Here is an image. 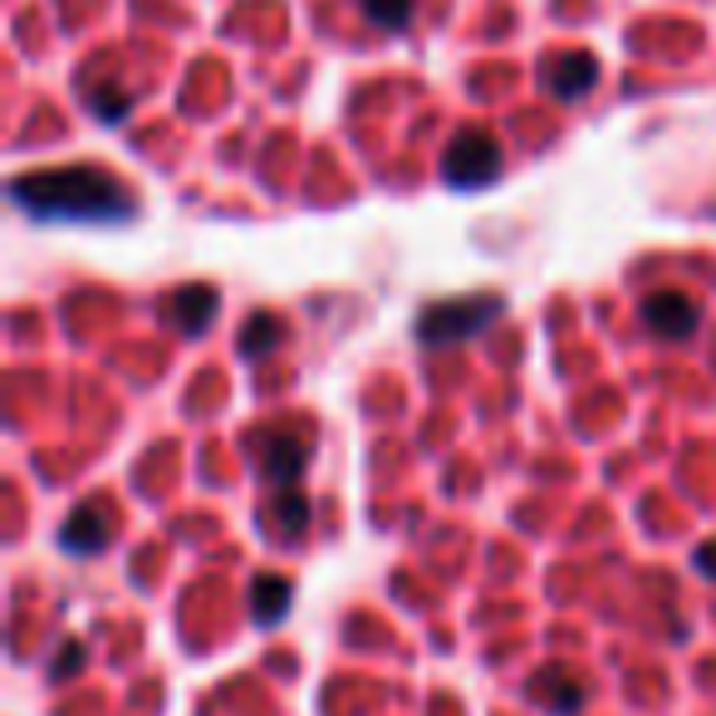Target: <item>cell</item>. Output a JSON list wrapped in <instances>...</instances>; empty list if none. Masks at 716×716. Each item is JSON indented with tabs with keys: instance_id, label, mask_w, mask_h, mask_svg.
Here are the masks:
<instances>
[{
	"instance_id": "cell-15",
	"label": "cell",
	"mask_w": 716,
	"mask_h": 716,
	"mask_svg": "<svg viewBox=\"0 0 716 716\" xmlns=\"http://www.w3.org/2000/svg\"><path fill=\"white\" fill-rule=\"evenodd\" d=\"M83 658H89V648H83V644H65V648L55 652V662H49V678H55V682H69L74 672L83 668Z\"/></svg>"
},
{
	"instance_id": "cell-13",
	"label": "cell",
	"mask_w": 716,
	"mask_h": 716,
	"mask_svg": "<svg viewBox=\"0 0 716 716\" xmlns=\"http://www.w3.org/2000/svg\"><path fill=\"white\" fill-rule=\"evenodd\" d=\"M89 113L103 123H123L133 113V93H119V83L113 89H89Z\"/></svg>"
},
{
	"instance_id": "cell-14",
	"label": "cell",
	"mask_w": 716,
	"mask_h": 716,
	"mask_svg": "<svg viewBox=\"0 0 716 716\" xmlns=\"http://www.w3.org/2000/svg\"><path fill=\"white\" fill-rule=\"evenodd\" d=\"M276 521H280V530H286L290 540H300V535L310 530V501H304L294 486H286V501L276 505Z\"/></svg>"
},
{
	"instance_id": "cell-3",
	"label": "cell",
	"mask_w": 716,
	"mask_h": 716,
	"mask_svg": "<svg viewBox=\"0 0 716 716\" xmlns=\"http://www.w3.org/2000/svg\"><path fill=\"white\" fill-rule=\"evenodd\" d=\"M501 163H505L501 143L486 128H467L441 153V182L457 187V192H481V187H491L501 177Z\"/></svg>"
},
{
	"instance_id": "cell-12",
	"label": "cell",
	"mask_w": 716,
	"mask_h": 716,
	"mask_svg": "<svg viewBox=\"0 0 716 716\" xmlns=\"http://www.w3.org/2000/svg\"><path fill=\"white\" fill-rule=\"evenodd\" d=\"M358 10H363V20L378 30H407L417 0H358Z\"/></svg>"
},
{
	"instance_id": "cell-6",
	"label": "cell",
	"mask_w": 716,
	"mask_h": 716,
	"mask_svg": "<svg viewBox=\"0 0 716 716\" xmlns=\"http://www.w3.org/2000/svg\"><path fill=\"white\" fill-rule=\"evenodd\" d=\"M113 540V525L109 515L99 511V505H83V511H74L65 525H59V550L65 555H79V560H93V555H103Z\"/></svg>"
},
{
	"instance_id": "cell-16",
	"label": "cell",
	"mask_w": 716,
	"mask_h": 716,
	"mask_svg": "<svg viewBox=\"0 0 716 716\" xmlns=\"http://www.w3.org/2000/svg\"><path fill=\"white\" fill-rule=\"evenodd\" d=\"M697 570L707 574V579H716V540H707V545H697Z\"/></svg>"
},
{
	"instance_id": "cell-1",
	"label": "cell",
	"mask_w": 716,
	"mask_h": 716,
	"mask_svg": "<svg viewBox=\"0 0 716 716\" xmlns=\"http://www.w3.org/2000/svg\"><path fill=\"white\" fill-rule=\"evenodd\" d=\"M10 202L40 221H128L133 192L99 163H74L10 182Z\"/></svg>"
},
{
	"instance_id": "cell-11",
	"label": "cell",
	"mask_w": 716,
	"mask_h": 716,
	"mask_svg": "<svg viewBox=\"0 0 716 716\" xmlns=\"http://www.w3.org/2000/svg\"><path fill=\"white\" fill-rule=\"evenodd\" d=\"M280 334H286V329H280L276 314H250L246 329H240V339H236V349H240V358H250V363H256L266 349H276Z\"/></svg>"
},
{
	"instance_id": "cell-2",
	"label": "cell",
	"mask_w": 716,
	"mask_h": 716,
	"mask_svg": "<svg viewBox=\"0 0 716 716\" xmlns=\"http://www.w3.org/2000/svg\"><path fill=\"white\" fill-rule=\"evenodd\" d=\"M501 294H461V300H441L427 304L417 314V339L432 349H451V344H467L471 334L491 329V320H501Z\"/></svg>"
},
{
	"instance_id": "cell-10",
	"label": "cell",
	"mask_w": 716,
	"mask_h": 716,
	"mask_svg": "<svg viewBox=\"0 0 716 716\" xmlns=\"http://www.w3.org/2000/svg\"><path fill=\"white\" fill-rule=\"evenodd\" d=\"M290 598H294V584L286 574H260L256 584H250V614H256V624L270 628L290 614Z\"/></svg>"
},
{
	"instance_id": "cell-5",
	"label": "cell",
	"mask_w": 716,
	"mask_h": 716,
	"mask_svg": "<svg viewBox=\"0 0 716 716\" xmlns=\"http://www.w3.org/2000/svg\"><path fill=\"white\" fill-rule=\"evenodd\" d=\"M256 457H260V477L276 486H294L310 461V441L290 437V432H260L256 437Z\"/></svg>"
},
{
	"instance_id": "cell-9",
	"label": "cell",
	"mask_w": 716,
	"mask_h": 716,
	"mask_svg": "<svg viewBox=\"0 0 716 716\" xmlns=\"http://www.w3.org/2000/svg\"><path fill=\"white\" fill-rule=\"evenodd\" d=\"M525 692H530V702H540V707H550L560 716H574L579 707H584V687H579L574 678H564V672H555V668L535 672Z\"/></svg>"
},
{
	"instance_id": "cell-7",
	"label": "cell",
	"mask_w": 716,
	"mask_h": 716,
	"mask_svg": "<svg viewBox=\"0 0 716 716\" xmlns=\"http://www.w3.org/2000/svg\"><path fill=\"white\" fill-rule=\"evenodd\" d=\"M545 83H550V93L560 103L584 99V93L598 83V59L584 55V49H564V55H555L550 65H545Z\"/></svg>"
},
{
	"instance_id": "cell-4",
	"label": "cell",
	"mask_w": 716,
	"mask_h": 716,
	"mask_svg": "<svg viewBox=\"0 0 716 716\" xmlns=\"http://www.w3.org/2000/svg\"><path fill=\"white\" fill-rule=\"evenodd\" d=\"M638 320H644L648 334H658V339H692L702 314L682 290H658L638 304Z\"/></svg>"
},
{
	"instance_id": "cell-8",
	"label": "cell",
	"mask_w": 716,
	"mask_h": 716,
	"mask_svg": "<svg viewBox=\"0 0 716 716\" xmlns=\"http://www.w3.org/2000/svg\"><path fill=\"white\" fill-rule=\"evenodd\" d=\"M216 310H221V290L212 286H182L172 294V320L182 334H202L216 320Z\"/></svg>"
}]
</instances>
